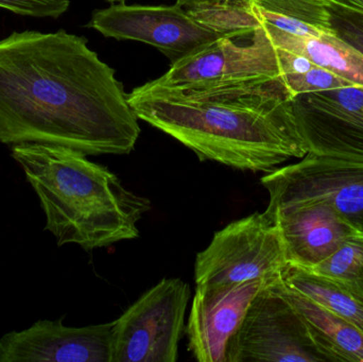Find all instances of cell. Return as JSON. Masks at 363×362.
Here are the masks:
<instances>
[{"label": "cell", "instance_id": "obj_1", "mask_svg": "<svg viewBox=\"0 0 363 362\" xmlns=\"http://www.w3.org/2000/svg\"><path fill=\"white\" fill-rule=\"evenodd\" d=\"M140 134L123 83L86 38L27 30L0 40V142L123 155Z\"/></svg>", "mask_w": 363, "mask_h": 362}, {"label": "cell", "instance_id": "obj_2", "mask_svg": "<svg viewBox=\"0 0 363 362\" xmlns=\"http://www.w3.org/2000/svg\"><path fill=\"white\" fill-rule=\"evenodd\" d=\"M283 78L201 89H174L155 80L128 94L140 120L168 134L200 161L271 172L308 153Z\"/></svg>", "mask_w": 363, "mask_h": 362}, {"label": "cell", "instance_id": "obj_3", "mask_svg": "<svg viewBox=\"0 0 363 362\" xmlns=\"http://www.w3.org/2000/svg\"><path fill=\"white\" fill-rule=\"evenodd\" d=\"M11 155L35 191L45 231L57 246L93 251L140 237L138 223L150 210V200L125 188L108 168L55 145H14Z\"/></svg>", "mask_w": 363, "mask_h": 362}, {"label": "cell", "instance_id": "obj_4", "mask_svg": "<svg viewBox=\"0 0 363 362\" xmlns=\"http://www.w3.org/2000/svg\"><path fill=\"white\" fill-rule=\"evenodd\" d=\"M89 28L106 38L136 40L159 49L177 63L224 38L242 35L225 29L203 9L113 4L95 11Z\"/></svg>", "mask_w": 363, "mask_h": 362}, {"label": "cell", "instance_id": "obj_5", "mask_svg": "<svg viewBox=\"0 0 363 362\" xmlns=\"http://www.w3.org/2000/svg\"><path fill=\"white\" fill-rule=\"evenodd\" d=\"M289 266L279 227L267 210L254 213L216 232L196 254V286L277 281Z\"/></svg>", "mask_w": 363, "mask_h": 362}, {"label": "cell", "instance_id": "obj_6", "mask_svg": "<svg viewBox=\"0 0 363 362\" xmlns=\"http://www.w3.org/2000/svg\"><path fill=\"white\" fill-rule=\"evenodd\" d=\"M190 300L187 283L163 278L114 323L111 362H176Z\"/></svg>", "mask_w": 363, "mask_h": 362}, {"label": "cell", "instance_id": "obj_7", "mask_svg": "<svg viewBox=\"0 0 363 362\" xmlns=\"http://www.w3.org/2000/svg\"><path fill=\"white\" fill-rule=\"evenodd\" d=\"M258 361L334 362L274 282L254 298L226 354V362Z\"/></svg>", "mask_w": 363, "mask_h": 362}, {"label": "cell", "instance_id": "obj_8", "mask_svg": "<svg viewBox=\"0 0 363 362\" xmlns=\"http://www.w3.org/2000/svg\"><path fill=\"white\" fill-rule=\"evenodd\" d=\"M270 208L321 202L363 235V164L307 153L262 179Z\"/></svg>", "mask_w": 363, "mask_h": 362}, {"label": "cell", "instance_id": "obj_9", "mask_svg": "<svg viewBox=\"0 0 363 362\" xmlns=\"http://www.w3.org/2000/svg\"><path fill=\"white\" fill-rule=\"evenodd\" d=\"M224 38L172 64L157 84L174 89H201L277 78L283 74L279 49L260 25L249 44Z\"/></svg>", "mask_w": 363, "mask_h": 362}, {"label": "cell", "instance_id": "obj_10", "mask_svg": "<svg viewBox=\"0 0 363 362\" xmlns=\"http://www.w3.org/2000/svg\"><path fill=\"white\" fill-rule=\"evenodd\" d=\"M291 111L308 152L363 164L362 86L294 96Z\"/></svg>", "mask_w": 363, "mask_h": 362}, {"label": "cell", "instance_id": "obj_11", "mask_svg": "<svg viewBox=\"0 0 363 362\" xmlns=\"http://www.w3.org/2000/svg\"><path fill=\"white\" fill-rule=\"evenodd\" d=\"M275 281L196 286L187 327L188 351L199 362H226L228 344L247 308L264 287Z\"/></svg>", "mask_w": 363, "mask_h": 362}, {"label": "cell", "instance_id": "obj_12", "mask_svg": "<svg viewBox=\"0 0 363 362\" xmlns=\"http://www.w3.org/2000/svg\"><path fill=\"white\" fill-rule=\"evenodd\" d=\"M115 321L83 327L38 320L0 338V362H111Z\"/></svg>", "mask_w": 363, "mask_h": 362}, {"label": "cell", "instance_id": "obj_13", "mask_svg": "<svg viewBox=\"0 0 363 362\" xmlns=\"http://www.w3.org/2000/svg\"><path fill=\"white\" fill-rule=\"evenodd\" d=\"M285 247L289 265L313 269L357 232L321 202L267 208Z\"/></svg>", "mask_w": 363, "mask_h": 362}, {"label": "cell", "instance_id": "obj_14", "mask_svg": "<svg viewBox=\"0 0 363 362\" xmlns=\"http://www.w3.org/2000/svg\"><path fill=\"white\" fill-rule=\"evenodd\" d=\"M275 288L296 308L306 321L319 346L334 362H363V333L323 306L286 287L281 278Z\"/></svg>", "mask_w": 363, "mask_h": 362}, {"label": "cell", "instance_id": "obj_15", "mask_svg": "<svg viewBox=\"0 0 363 362\" xmlns=\"http://www.w3.org/2000/svg\"><path fill=\"white\" fill-rule=\"evenodd\" d=\"M262 26L277 48L303 55L352 85L363 87V55L336 36H298L271 26Z\"/></svg>", "mask_w": 363, "mask_h": 362}, {"label": "cell", "instance_id": "obj_16", "mask_svg": "<svg viewBox=\"0 0 363 362\" xmlns=\"http://www.w3.org/2000/svg\"><path fill=\"white\" fill-rule=\"evenodd\" d=\"M262 25L298 36L332 34L326 0H252Z\"/></svg>", "mask_w": 363, "mask_h": 362}, {"label": "cell", "instance_id": "obj_17", "mask_svg": "<svg viewBox=\"0 0 363 362\" xmlns=\"http://www.w3.org/2000/svg\"><path fill=\"white\" fill-rule=\"evenodd\" d=\"M281 280L288 288L313 300L363 333V300L351 291L311 270L292 265L286 268Z\"/></svg>", "mask_w": 363, "mask_h": 362}, {"label": "cell", "instance_id": "obj_18", "mask_svg": "<svg viewBox=\"0 0 363 362\" xmlns=\"http://www.w3.org/2000/svg\"><path fill=\"white\" fill-rule=\"evenodd\" d=\"M311 271L324 276L363 300V235L347 238Z\"/></svg>", "mask_w": 363, "mask_h": 362}, {"label": "cell", "instance_id": "obj_19", "mask_svg": "<svg viewBox=\"0 0 363 362\" xmlns=\"http://www.w3.org/2000/svg\"><path fill=\"white\" fill-rule=\"evenodd\" d=\"M330 31L363 55V11L326 0Z\"/></svg>", "mask_w": 363, "mask_h": 362}, {"label": "cell", "instance_id": "obj_20", "mask_svg": "<svg viewBox=\"0 0 363 362\" xmlns=\"http://www.w3.org/2000/svg\"><path fill=\"white\" fill-rule=\"evenodd\" d=\"M281 78L294 97L302 94L317 93L352 85L330 70L317 65L301 74H283Z\"/></svg>", "mask_w": 363, "mask_h": 362}, {"label": "cell", "instance_id": "obj_21", "mask_svg": "<svg viewBox=\"0 0 363 362\" xmlns=\"http://www.w3.org/2000/svg\"><path fill=\"white\" fill-rule=\"evenodd\" d=\"M69 0H0V8L21 16L59 18L69 9Z\"/></svg>", "mask_w": 363, "mask_h": 362}, {"label": "cell", "instance_id": "obj_22", "mask_svg": "<svg viewBox=\"0 0 363 362\" xmlns=\"http://www.w3.org/2000/svg\"><path fill=\"white\" fill-rule=\"evenodd\" d=\"M279 49V61H281L283 74H301L307 72L315 66L313 62L309 61L307 57L285 49ZM281 74V76H283Z\"/></svg>", "mask_w": 363, "mask_h": 362}, {"label": "cell", "instance_id": "obj_23", "mask_svg": "<svg viewBox=\"0 0 363 362\" xmlns=\"http://www.w3.org/2000/svg\"><path fill=\"white\" fill-rule=\"evenodd\" d=\"M177 4L189 9L219 6H250L252 4V0H177Z\"/></svg>", "mask_w": 363, "mask_h": 362}, {"label": "cell", "instance_id": "obj_24", "mask_svg": "<svg viewBox=\"0 0 363 362\" xmlns=\"http://www.w3.org/2000/svg\"><path fill=\"white\" fill-rule=\"evenodd\" d=\"M330 1L337 2V4H343V6H351V8L363 11V0H330Z\"/></svg>", "mask_w": 363, "mask_h": 362}, {"label": "cell", "instance_id": "obj_25", "mask_svg": "<svg viewBox=\"0 0 363 362\" xmlns=\"http://www.w3.org/2000/svg\"><path fill=\"white\" fill-rule=\"evenodd\" d=\"M106 1L110 2V4H114V2H125V0H106Z\"/></svg>", "mask_w": 363, "mask_h": 362}]
</instances>
